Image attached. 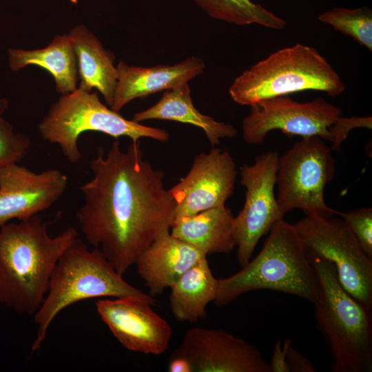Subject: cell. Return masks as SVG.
<instances>
[{
    "label": "cell",
    "mask_w": 372,
    "mask_h": 372,
    "mask_svg": "<svg viewBox=\"0 0 372 372\" xmlns=\"http://www.w3.org/2000/svg\"><path fill=\"white\" fill-rule=\"evenodd\" d=\"M92 178L81 187L76 217L81 231L123 275L163 230L170 229L174 203L164 172L143 159L139 143L123 150L114 141L90 163Z\"/></svg>",
    "instance_id": "6da1fadb"
},
{
    "label": "cell",
    "mask_w": 372,
    "mask_h": 372,
    "mask_svg": "<svg viewBox=\"0 0 372 372\" xmlns=\"http://www.w3.org/2000/svg\"><path fill=\"white\" fill-rule=\"evenodd\" d=\"M47 227L39 214L0 227V303L19 314L38 311L59 257L78 236L71 227L52 237Z\"/></svg>",
    "instance_id": "7a4b0ae2"
},
{
    "label": "cell",
    "mask_w": 372,
    "mask_h": 372,
    "mask_svg": "<svg viewBox=\"0 0 372 372\" xmlns=\"http://www.w3.org/2000/svg\"><path fill=\"white\" fill-rule=\"evenodd\" d=\"M268 289L289 293L314 303L318 297L316 272L293 225L278 220L260 253L235 274L218 279V307H224L240 296Z\"/></svg>",
    "instance_id": "3957f363"
},
{
    "label": "cell",
    "mask_w": 372,
    "mask_h": 372,
    "mask_svg": "<svg viewBox=\"0 0 372 372\" xmlns=\"http://www.w3.org/2000/svg\"><path fill=\"white\" fill-rule=\"evenodd\" d=\"M127 296L156 303L153 296L128 283L100 249L89 250L76 237L59 257L45 298L34 315L37 331L32 351L41 348L50 325L68 307L87 299Z\"/></svg>",
    "instance_id": "277c9868"
},
{
    "label": "cell",
    "mask_w": 372,
    "mask_h": 372,
    "mask_svg": "<svg viewBox=\"0 0 372 372\" xmlns=\"http://www.w3.org/2000/svg\"><path fill=\"white\" fill-rule=\"evenodd\" d=\"M309 257L318 282L315 318L333 359L331 371L371 372V313L342 287L332 262Z\"/></svg>",
    "instance_id": "5b68a950"
},
{
    "label": "cell",
    "mask_w": 372,
    "mask_h": 372,
    "mask_svg": "<svg viewBox=\"0 0 372 372\" xmlns=\"http://www.w3.org/2000/svg\"><path fill=\"white\" fill-rule=\"evenodd\" d=\"M345 84L327 60L313 47L297 43L283 48L244 70L229 89L231 99L252 106L273 97L316 90L331 96Z\"/></svg>",
    "instance_id": "8992f818"
},
{
    "label": "cell",
    "mask_w": 372,
    "mask_h": 372,
    "mask_svg": "<svg viewBox=\"0 0 372 372\" xmlns=\"http://www.w3.org/2000/svg\"><path fill=\"white\" fill-rule=\"evenodd\" d=\"M38 128L42 138L58 145L63 155L73 164L81 159L78 139L85 132H99L115 138L125 136L132 143H138L141 138L160 142L169 138L166 130L127 119L103 104L96 92L78 87L52 105Z\"/></svg>",
    "instance_id": "52a82bcc"
},
{
    "label": "cell",
    "mask_w": 372,
    "mask_h": 372,
    "mask_svg": "<svg viewBox=\"0 0 372 372\" xmlns=\"http://www.w3.org/2000/svg\"><path fill=\"white\" fill-rule=\"evenodd\" d=\"M341 109L322 98L301 103L287 96L262 100L251 106L242 120V136L251 145L263 143L267 134L280 130L288 136H318L338 150L357 127L371 129V116L343 117Z\"/></svg>",
    "instance_id": "ba28073f"
},
{
    "label": "cell",
    "mask_w": 372,
    "mask_h": 372,
    "mask_svg": "<svg viewBox=\"0 0 372 372\" xmlns=\"http://www.w3.org/2000/svg\"><path fill=\"white\" fill-rule=\"evenodd\" d=\"M292 225L307 254L332 262L342 287L371 313L372 258L363 251L344 220L312 214Z\"/></svg>",
    "instance_id": "9c48e42d"
},
{
    "label": "cell",
    "mask_w": 372,
    "mask_h": 372,
    "mask_svg": "<svg viewBox=\"0 0 372 372\" xmlns=\"http://www.w3.org/2000/svg\"><path fill=\"white\" fill-rule=\"evenodd\" d=\"M335 173L331 149L318 136L303 137L278 160L277 201L285 215L300 209L306 215L338 214L324 200V190Z\"/></svg>",
    "instance_id": "30bf717a"
},
{
    "label": "cell",
    "mask_w": 372,
    "mask_h": 372,
    "mask_svg": "<svg viewBox=\"0 0 372 372\" xmlns=\"http://www.w3.org/2000/svg\"><path fill=\"white\" fill-rule=\"evenodd\" d=\"M278 160V153L269 151L258 156L253 164L240 167L245 200L242 210L234 216V235L241 267L250 260L261 237L285 216L274 192Z\"/></svg>",
    "instance_id": "8fae6325"
},
{
    "label": "cell",
    "mask_w": 372,
    "mask_h": 372,
    "mask_svg": "<svg viewBox=\"0 0 372 372\" xmlns=\"http://www.w3.org/2000/svg\"><path fill=\"white\" fill-rule=\"evenodd\" d=\"M236 175L227 151L213 147L197 154L186 176L168 189L174 203L172 225L181 218L225 206L234 192Z\"/></svg>",
    "instance_id": "7c38bea8"
},
{
    "label": "cell",
    "mask_w": 372,
    "mask_h": 372,
    "mask_svg": "<svg viewBox=\"0 0 372 372\" xmlns=\"http://www.w3.org/2000/svg\"><path fill=\"white\" fill-rule=\"evenodd\" d=\"M154 304L134 296L105 298L96 301V309L102 321L125 349L158 355L168 349L172 329L152 309Z\"/></svg>",
    "instance_id": "4fadbf2b"
},
{
    "label": "cell",
    "mask_w": 372,
    "mask_h": 372,
    "mask_svg": "<svg viewBox=\"0 0 372 372\" xmlns=\"http://www.w3.org/2000/svg\"><path fill=\"white\" fill-rule=\"evenodd\" d=\"M172 355L186 359L192 372H271L256 347L221 329H188Z\"/></svg>",
    "instance_id": "5bb4252c"
},
{
    "label": "cell",
    "mask_w": 372,
    "mask_h": 372,
    "mask_svg": "<svg viewBox=\"0 0 372 372\" xmlns=\"http://www.w3.org/2000/svg\"><path fill=\"white\" fill-rule=\"evenodd\" d=\"M68 177L58 169L36 173L18 163L0 167V227L48 209L64 193Z\"/></svg>",
    "instance_id": "9a60e30c"
},
{
    "label": "cell",
    "mask_w": 372,
    "mask_h": 372,
    "mask_svg": "<svg viewBox=\"0 0 372 372\" xmlns=\"http://www.w3.org/2000/svg\"><path fill=\"white\" fill-rule=\"evenodd\" d=\"M205 67L203 60L196 56L152 67L130 65L121 61L116 65L117 83L110 108L120 112L134 99L180 87L202 74Z\"/></svg>",
    "instance_id": "2e32d148"
},
{
    "label": "cell",
    "mask_w": 372,
    "mask_h": 372,
    "mask_svg": "<svg viewBox=\"0 0 372 372\" xmlns=\"http://www.w3.org/2000/svg\"><path fill=\"white\" fill-rule=\"evenodd\" d=\"M203 252L175 237L170 229L161 231L139 255L135 264L149 295H160L185 271L206 258Z\"/></svg>",
    "instance_id": "e0dca14e"
},
{
    "label": "cell",
    "mask_w": 372,
    "mask_h": 372,
    "mask_svg": "<svg viewBox=\"0 0 372 372\" xmlns=\"http://www.w3.org/2000/svg\"><path fill=\"white\" fill-rule=\"evenodd\" d=\"M76 57L80 90L91 92L96 89L110 107L117 83L114 56L107 50L99 39L83 24L70 30Z\"/></svg>",
    "instance_id": "ac0fdd59"
},
{
    "label": "cell",
    "mask_w": 372,
    "mask_h": 372,
    "mask_svg": "<svg viewBox=\"0 0 372 372\" xmlns=\"http://www.w3.org/2000/svg\"><path fill=\"white\" fill-rule=\"evenodd\" d=\"M234 221L225 205L181 218L172 223L170 232L207 256L229 254L236 247Z\"/></svg>",
    "instance_id": "d6986e66"
},
{
    "label": "cell",
    "mask_w": 372,
    "mask_h": 372,
    "mask_svg": "<svg viewBox=\"0 0 372 372\" xmlns=\"http://www.w3.org/2000/svg\"><path fill=\"white\" fill-rule=\"evenodd\" d=\"M133 120L141 123L148 120H166L190 124L203 130L212 147L223 138L234 137L236 128L200 112L194 106L188 83L165 90L152 106L134 114Z\"/></svg>",
    "instance_id": "ffe728a7"
},
{
    "label": "cell",
    "mask_w": 372,
    "mask_h": 372,
    "mask_svg": "<svg viewBox=\"0 0 372 372\" xmlns=\"http://www.w3.org/2000/svg\"><path fill=\"white\" fill-rule=\"evenodd\" d=\"M10 69L17 72L28 65H37L54 78L58 93L75 90L78 82L76 57L68 34H57L45 48L32 50L10 48L8 51Z\"/></svg>",
    "instance_id": "44dd1931"
},
{
    "label": "cell",
    "mask_w": 372,
    "mask_h": 372,
    "mask_svg": "<svg viewBox=\"0 0 372 372\" xmlns=\"http://www.w3.org/2000/svg\"><path fill=\"white\" fill-rule=\"evenodd\" d=\"M218 284L207 257L193 265L169 287V307L174 318L190 323L203 318L207 306L216 296Z\"/></svg>",
    "instance_id": "7402d4cb"
},
{
    "label": "cell",
    "mask_w": 372,
    "mask_h": 372,
    "mask_svg": "<svg viewBox=\"0 0 372 372\" xmlns=\"http://www.w3.org/2000/svg\"><path fill=\"white\" fill-rule=\"evenodd\" d=\"M210 17L238 25L258 24L282 30L286 21L251 0H194Z\"/></svg>",
    "instance_id": "603a6c76"
},
{
    "label": "cell",
    "mask_w": 372,
    "mask_h": 372,
    "mask_svg": "<svg viewBox=\"0 0 372 372\" xmlns=\"http://www.w3.org/2000/svg\"><path fill=\"white\" fill-rule=\"evenodd\" d=\"M318 19L372 51V11L370 8H334L319 14Z\"/></svg>",
    "instance_id": "cb8c5ba5"
},
{
    "label": "cell",
    "mask_w": 372,
    "mask_h": 372,
    "mask_svg": "<svg viewBox=\"0 0 372 372\" xmlns=\"http://www.w3.org/2000/svg\"><path fill=\"white\" fill-rule=\"evenodd\" d=\"M30 143L28 136L16 132L12 124L0 116V167L21 161Z\"/></svg>",
    "instance_id": "d4e9b609"
},
{
    "label": "cell",
    "mask_w": 372,
    "mask_h": 372,
    "mask_svg": "<svg viewBox=\"0 0 372 372\" xmlns=\"http://www.w3.org/2000/svg\"><path fill=\"white\" fill-rule=\"evenodd\" d=\"M345 224L352 232L366 254L372 258V208H358L348 212H340Z\"/></svg>",
    "instance_id": "484cf974"
},
{
    "label": "cell",
    "mask_w": 372,
    "mask_h": 372,
    "mask_svg": "<svg viewBox=\"0 0 372 372\" xmlns=\"http://www.w3.org/2000/svg\"><path fill=\"white\" fill-rule=\"evenodd\" d=\"M287 363L289 372H315L313 362L304 355L289 345L287 352Z\"/></svg>",
    "instance_id": "4316f807"
},
{
    "label": "cell",
    "mask_w": 372,
    "mask_h": 372,
    "mask_svg": "<svg viewBox=\"0 0 372 372\" xmlns=\"http://www.w3.org/2000/svg\"><path fill=\"white\" fill-rule=\"evenodd\" d=\"M291 343L292 342L289 339L276 342L273 354L269 363L271 372H289L287 363V352Z\"/></svg>",
    "instance_id": "83f0119b"
},
{
    "label": "cell",
    "mask_w": 372,
    "mask_h": 372,
    "mask_svg": "<svg viewBox=\"0 0 372 372\" xmlns=\"http://www.w3.org/2000/svg\"><path fill=\"white\" fill-rule=\"evenodd\" d=\"M167 371L169 372H192L189 362L180 356L172 355L169 359Z\"/></svg>",
    "instance_id": "f1b7e54d"
}]
</instances>
